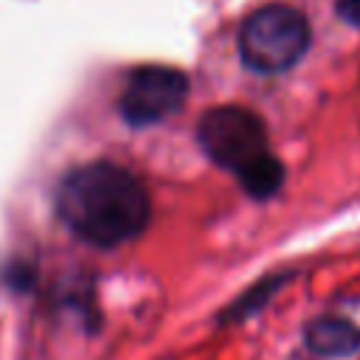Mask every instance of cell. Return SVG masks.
Returning a JSON list of instances; mask_svg holds the SVG:
<instances>
[{
  "instance_id": "obj_1",
  "label": "cell",
  "mask_w": 360,
  "mask_h": 360,
  "mask_svg": "<svg viewBox=\"0 0 360 360\" xmlns=\"http://www.w3.org/2000/svg\"><path fill=\"white\" fill-rule=\"evenodd\" d=\"M53 200L59 219L96 248H118L135 239L152 217V200L141 177L110 160L70 169Z\"/></svg>"
},
{
  "instance_id": "obj_2",
  "label": "cell",
  "mask_w": 360,
  "mask_h": 360,
  "mask_svg": "<svg viewBox=\"0 0 360 360\" xmlns=\"http://www.w3.org/2000/svg\"><path fill=\"white\" fill-rule=\"evenodd\" d=\"M197 141L202 152L225 172H231L242 188L256 197H273L284 183V166L270 152L264 121L236 104L208 110L197 124Z\"/></svg>"
},
{
  "instance_id": "obj_3",
  "label": "cell",
  "mask_w": 360,
  "mask_h": 360,
  "mask_svg": "<svg viewBox=\"0 0 360 360\" xmlns=\"http://www.w3.org/2000/svg\"><path fill=\"white\" fill-rule=\"evenodd\" d=\"M309 48V22L290 6H262L239 28V56L256 73L290 70Z\"/></svg>"
},
{
  "instance_id": "obj_4",
  "label": "cell",
  "mask_w": 360,
  "mask_h": 360,
  "mask_svg": "<svg viewBox=\"0 0 360 360\" xmlns=\"http://www.w3.org/2000/svg\"><path fill=\"white\" fill-rule=\"evenodd\" d=\"M188 96V79L177 68L146 65L129 73L118 98V112L132 127H149L174 115Z\"/></svg>"
},
{
  "instance_id": "obj_5",
  "label": "cell",
  "mask_w": 360,
  "mask_h": 360,
  "mask_svg": "<svg viewBox=\"0 0 360 360\" xmlns=\"http://www.w3.org/2000/svg\"><path fill=\"white\" fill-rule=\"evenodd\" d=\"M304 343L315 357H352L360 349V326L346 318H315L304 326Z\"/></svg>"
},
{
  "instance_id": "obj_6",
  "label": "cell",
  "mask_w": 360,
  "mask_h": 360,
  "mask_svg": "<svg viewBox=\"0 0 360 360\" xmlns=\"http://www.w3.org/2000/svg\"><path fill=\"white\" fill-rule=\"evenodd\" d=\"M278 284H284V276H273V278H264L262 284L250 287L239 301H233V307H228V309L222 312V321H242V318H248L250 312H256V309L276 292Z\"/></svg>"
},
{
  "instance_id": "obj_7",
  "label": "cell",
  "mask_w": 360,
  "mask_h": 360,
  "mask_svg": "<svg viewBox=\"0 0 360 360\" xmlns=\"http://www.w3.org/2000/svg\"><path fill=\"white\" fill-rule=\"evenodd\" d=\"M338 14L349 25L360 28V0H338Z\"/></svg>"
}]
</instances>
